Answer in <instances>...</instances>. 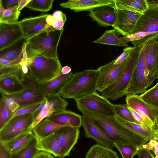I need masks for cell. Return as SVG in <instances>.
Here are the masks:
<instances>
[{
    "mask_svg": "<svg viewBox=\"0 0 158 158\" xmlns=\"http://www.w3.org/2000/svg\"><path fill=\"white\" fill-rule=\"evenodd\" d=\"M76 106L82 114L91 118L101 128L114 143L131 144L139 147L149 141L121 124L115 116L96 113L77 104Z\"/></svg>",
    "mask_w": 158,
    "mask_h": 158,
    "instance_id": "1",
    "label": "cell"
},
{
    "mask_svg": "<svg viewBox=\"0 0 158 158\" xmlns=\"http://www.w3.org/2000/svg\"><path fill=\"white\" fill-rule=\"evenodd\" d=\"M22 61L28 69V73L39 84L52 80L61 74L62 66L58 58L44 56L26 44V52Z\"/></svg>",
    "mask_w": 158,
    "mask_h": 158,
    "instance_id": "2",
    "label": "cell"
},
{
    "mask_svg": "<svg viewBox=\"0 0 158 158\" xmlns=\"http://www.w3.org/2000/svg\"><path fill=\"white\" fill-rule=\"evenodd\" d=\"M80 133L79 128L63 127L46 138H38V149L60 158L68 156L77 142Z\"/></svg>",
    "mask_w": 158,
    "mask_h": 158,
    "instance_id": "3",
    "label": "cell"
},
{
    "mask_svg": "<svg viewBox=\"0 0 158 158\" xmlns=\"http://www.w3.org/2000/svg\"><path fill=\"white\" fill-rule=\"evenodd\" d=\"M99 72L90 69L73 73L59 92L62 97L75 100L96 92Z\"/></svg>",
    "mask_w": 158,
    "mask_h": 158,
    "instance_id": "4",
    "label": "cell"
},
{
    "mask_svg": "<svg viewBox=\"0 0 158 158\" xmlns=\"http://www.w3.org/2000/svg\"><path fill=\"white\" fill-rule=\"evenodd\" d=\"M139 55L138 47L134 45L129 60L121 73L114 82L101 92V95L114 101L127 94Z\"/></svg>",
    "mask_w": 158,
    "mask_h": 158,
    "instance_id": "5",
    "label": "cell"
},
{
    "mask_svg": "<svg viewBox=\"0 0 158 158\" xmlns=\"http://www.w3.org/2000/svg\"><path fill=\"white\" fill-rule=\"evenodd\" d=\"M63 30H56L41 32L27 40V44L44 56L58 58L57 47Z\"/></svg>",
    "mask_w": 158,
    "mask_h": 158,
    "instance_id": "6",
    "label": "cell"
},
{
    "mask_svg": "<svg viewBox=\"0 0 158 158\" xmlns=\"http://www.w3.org/2000/svg\"><path fill=\"white\" fill-rule=\"evenodd\" d=\"M158 33V7L148 8L138 20L133 34L121 37L127 43L147 38Z\"/></svg>",
    "mask_w": 158,
    "mask_h": 158,
    "instance_id": "7",
    "label": "cell"
},
{
    "mask_svg": "<svg viewBox=\"0 0 158 158\" xmlns=\"http://www.w3.org/2000/svg\"><path fill=\"white\" fill-rule=\"evenodd\" d=\"M33 113L12 118L0 130V143H4L23 134L32 131Z\"/></svg>",
    "mask_w": 158,
    "mask_h": 158,
    "instance_id": "8",
    "label": "cell"
},
{
    "mask_svg": "<svg viewBox=\"0 0 158 158\" xmlns=\"http://www.w3.org/2000/svg\"><path fill=\"white\" fill-rule=\"evenodd\" d=\"M75 101L76 104L91 111L106 115H115L113 104L96 92Z\"/></svg>",
    "mask_w": 158,
    "mask_h": 158,
    "instance_id": "9",
    "label": "cell"
},
{
    "mask_svg": "<svg viewBox=\"0 0 158 158\" xmlns=\"http://www.w3.org/2000/svg\"><path fill=\"white\" fill-rule=\"evenodd\" d=\"M130 57L119 63H114L115 60H113L98 67L97 69L99 77L97 83V90L101 93L114 82L121 73Z\"/></svg>",
    "mask_w": 158,
    "mask_h": 158,
    "instance_id": "10",
    "label": "cell"
},
{
    "mask_svg": "<svg viewBox=\"0 0 158 158\" xmlns=\"http://www.w3.org/2000/svg\"><path fill=\"white\" fill-rule=\"evenodd\" d=\"M48 15L43 14L29 17L19 21L24 37L27 40L41 32L56 30L47 23L46 19Z\"/></svg>",
    "mask_w": 158,
    "mask_h": 158,
    "instance_id": "11",
    "label": "cell"
},
{
    "mask_svg": "<svg viewBox=\"0 0 158 158\" xmlns=\"http://www.w3.org/2000/svg\"><path fill=\"white\" fill-rule=\"evenodd\" d=\"M115 13L116 20L112 26V27L124 37L132 34L136 24L142 14L116 9Z\"/></svg>",
    "mask_w": 158,
    "mask_h": 158,
    "instance_id": "12",
    "label": "cell"
},
{
    "mask_svg": "<svg viewBox=\"0 0 158 158\" xmlns=\"http://www.w3.org/2000/svg\"><path fill=\"white\" fill-rule=\"evenodd\" d=\"M126 96V104L128 106L142 116L152 127L158 116V109L145 102L140 95L127 94Z\"/></svg>",
    "mask_w": 158,
    "mask_h": 158,
    "instance_id": "13",
    "label": "cell"
},
{
    "mask_svg": "<svg viewBox=\"0 0 158 158\" xmlns=\"http://www.w3.org/2000/svg\"><path fill=\"white\" fill-rule=\"evenodd\" d=\"M82 115V126L85 136L94 139L97 144L113 148L114 147L113 142L101 128L91 118Z\"/></svg>",
    "mask_w": 158,
    "mask_h": 158,
    "instance_id": "14",
    "label": "cell"
},
{
    "mask_svg": "<svg viewBox=\"0 0 158 158\" xmlns=\"http://www.w3.org/2000/svg\"><path fill=\"white\" fill-rule=\"evenodd\" d=\"M23 92L10 95L18 104L20 108L42 102L45 97L41 93L40 84L27 86Z\"/></svg>",
    "mask_w": 158,
    "mask_h": 158,
    "instance_id": "15",
    "label": "cell"
},
{
    "mask_svg": "<svg viewBox=\"0 0 158 158\" xmlns=\"http://www.w3.org/2000/svg\"><path fill=\"white\" fill-rule=\"evenodd\" d=\"M24 37L18 23H0V51Z\"/></svg>",
    "mask_w": 158,
    "mask_h": 158,
    "instance_id": "16",
    "label": "cell"
},
{
    "mask_svg": "<svg viewBox=\"0 0 158 158\" xmlns=\"http://www.w3.org/2000/svg\"><path fill=\"white\" fill-rule=\"evenodd\" d=\"M60 5L62 8L69 9L75 12L83 11L90 12L103 6L114 8V0H70Z\"/></svg>",
    "mask_w": 158,
    "mask_h": 158,
    "instance_id": "17",
    "label": "cell"
},
{
    "mask_svg": "<svg viewBox=\"0 0 158 158\" xmlns=\"http://www.w3.org/2000/svg\"><path fill=\"white\" fill-rule=\"evenodd\" d=\"M24 89L22 78L19 75L12 73L0 76L1 94L13 95L22 92Z\"/></svg>",
    "mask_w": 158,
    "mask_h": 158,
    "instance_id": "18",
    "label": "cell"
},
{
    "mask_svg": "<svg viewBox=\"0 0 158 158\" xmlns=\"http://www.w3.org/2000/svg\"><path fill=\"white\" fill-rule=\"evenodd\" d=\"M115 9L112 7L103 6L97 7L89 12L87 16L92 21H96L99 26H112L116 20Z\"/></svg>",
    "mask_w": 158,
    "mask_h": 158,
    "instance_id": "19",
    "label": "cell"
},
{
    "mask_svg": "<svg viewBox=\"0 0 158 158\" xmlns=\"http://www.w3.org/2000/svg\"><path fill=\"white\" fill-rule=\"evenodd\" d=\"M46 118L64 126L80 128L82 126V116L71 110H65L54 112Z\"/></svg>",
    "mask_w": 158,
    "mask_h": 158,
    "instance_id": "20",
    "label": "cell"
},
{
    "mask_svg": "<svg viewBox=\"0 0 158 158\" xmlns=\"http://www.w3.org/2000/svg\"><path fill=\"white\" fill-rule=\"evenodd\" d=\"M27 40L23 37L10 46L0 51V58L20 63L26 51Z\"/></svg>",
    "mask_w": 158,
    "mask_h": 158,
    "instance_id": "21",
    "label": "cell"
},
{
    "mask_svg": "<svg viewBox=\"0 0 158 158\" xmlns=\"http://www.w3.org/2000/svg\"><path fill=\"white\" fill-rule=\"evenodd\" d=\"M73 74L71 72L65 75L61 74L52 80L40 84V89L41 93L45 97L58 93L70 79Z\"/></svg>",
    "mask_w": 158,
    "mask_h": 158,
    "instance_id": "22",
    "label": "cell"
},
{
    "mask_svg": "<svg viewBox=\"0 0 158 158\" xmlns=\"http://www.w3.org/2000/svg\"><path fill=\"white\" fill-rule=\"evenodd\" d=\"M114 8L143 14L148 8L146 0H114Z\"/></svg>",
    "mask_w": 158,
    "mask_h": 158,
    "instance_id": "23",
    "label": "cell"
},
{
    "mask_svg": "<svg viewBox=\"0 0 158 158\" xmlns=\"http://www.w3.org/2000/svg\"><path fill=\"white\" fill-rule=\"evenodd\" d=\"M66 126L61 125L45 118L32 130L34 134L39 139L46 138L57 129Z\"/></svg>",
    "mask_w": 158,
    "mask_h": 158,
    "instance_id": "24",
    "label": "cell"
},
{
    "mask_svg": "<svg viewBox=\"0 0 158 158\" xmlns=\"http://www.w3.org/2000/svg\"><path fill=\"white\" fill-rule=\"evenodd\" d=\"M117 120L121 124L135 134L149 141L154 137L152 130L141 124L128 121L119 116L115 115Z\"/></svg>",
    "mask_w": 158,
    "mask_h": 158,
    "instance_id": "25",
    "label": "cell"
},
{
    "mask_svg": "<svg viewBox=\"0 0 158 158\" xmlns=\"http://www.w3.org/2000/svg\"><path fill=\"white\" fill-rule=\"evenodd\" d=\"M34 135L31 131L21 135L7 142L2 143L9 152L11 154H13L26 147Z\"/></svg>",
    "mask_w": 158,
    "mask_h": 158,
    "instance_id": "26",
    "label": "cell"
},
{
    "mask_svg": "<svg viewBox=\"0 0 158 158\" xmlns=\"http://www.w3.org/2000/svg\"><path fill=\"white\" fill-rule=\"evenodd\" d=\"M120 35L115 29L107 30L93 43L117 46L128 47L127 43L122 39Z\"/></svg>",
    "mask_w": 158,
    "mask_h": 158,
    "instance_id": "27",
    "label": "cell"
},
{
    "mask_svg": "<svg viewBox=\"0 0 158 158\" xmlns=\"http://www.w3.org/2000/svg\"><path fill=\"white\" fill-rule=\"evenodd\" d=\"M68 102L62 98L59 93L45 97V100L42 103L40 108L42 110L52 108L54 112L66 110Z\"/></svg>",
    "mask_w": 158,
    "mask_h": 158,
    "instance_id": "28",
    "label": "cell"
},
{
    "mask_svg": "<svg viewBox=\"0 0 158 158\" xmlns=\"http://www.w3.org/2000/svg\"><path fill=\"white\" fill-rule=\"evenodd\" d=\"M85 158H119L111 148L98 144L92 146L86 153Z\"/></svg>",
    "mask_w": 158,
    "mask_h": 158,
    "instance_id": "29",
    "label": "cell"
},
{
    "mask_svg": "<svg viewBox=\"0 0 158 158\" xmlns=\"http://www.w3.org/2000/svg\"><path fill=\"white\" fill-rule=\"evenodd\" d=\"M148 62L152 81L157 78L158 71V35L150 51Z\"/></svg>",
    "mask_w": 158,
    "mask_h": 158,
    "instance_id": "30",
    "label": "cell"
},
{
    "mask_svg": "<svg viewBox=\"0 0 158 158\" xmlns=\"http://www.w3.org/2000/svg\"><path fill=\"white\" fill-rule=\"evenodd\" d=\"M38 138L34 135L28 145L20 151L12 154L11 158H33L40 151L38 149Z\"/></svg>",
    "mask_w": 158,
    "mask_h": 158,
    "instance_id": "31",
    "label": "cell"
},
{
    "mask_svg": "<svg viewBox=\"0 0 158 158\" xmlns=\"http://www.w3.org/2000/svg\"><path fill=\"white\" fill-rule=\"evenodd\" d=\"M20 13V11L19 10L17 5L5 10L0 2V23H17Z\"/></svg>",
    "mask_w": 158,
    "mask_h": 158,
    "instance_id": "32",
    "label": "cell"
},
{
    "mask_svg": "<svg viewBox=\"0 0 158 158\" xmlns=\"http://www.w3.org/2000/svg\"><path fill=\"white\" fill-rule=\"evenodd\" d=\"M140 96L145 102L158 109V81L155 85Z\"/></svg>",
    "mask_w": 158,
    "mask_h": 158,
    "instance_id": "33",
    "label": "cell"
},
{
    "mask_svg": "<svg viewBox=\"0 0 158 158\" xmlns=\"http://www.w3.org/2000/svg\"><path fill=\"white\" fill-rule=\"evenodd\" d=\"M53 1V0H31L26 7L33 10L47 12L51 9Z\"/></svg>",
    "mask_w": 158,
    "mask_h": 158,
    "instance_id": "34",
    "label": "cell"
},
{
    "mask_svg": "<svg viewBox=\"0 0 158 158\" xmlns=\"http://www.w3.org/2000/svg\"><path fill=\"white\" fill-rule=\"evenodd\" d=\"M113 106L115 115L128 121L140 124L135 119L126 104H113Z\"/></svg>",
    "mask_w": 158,
    "mask_h": 158,
    "instance_id": "35",
    "label": "cell"
},
{
    "mask_svg": "<svg viewBox=\"0 0 158 158\" xmlns=\"http://www.w3.org/2000/svg\"><path fill=\"white\" fill-rule=\"evenodd\" d=\"M114 146L120 153L123 158H133L137 154L138 147L131 144L114 143Z\"/></svg>",
    "mask_w": 158,
    "mask_h": 158,
    "instance_id": "36",
    "label": "cell"
},
{
    "mask_svg": "<svg viewBox=\"0 0 158 158\" xmlns=\"http://www.w3.org/2000/svg\"><path fill=\"white\" fill-rule=\"evenodd\" d=\"M13 113L7 108L3 100L0 102V130L11 119Z\"/></svg>",
    "mask_w": 158,
    "mask_h": 158,
    "instance_id": "37",
    "label": "cell"
},
{
    "mask_svg": "<svg viewBox=\"0 0 158 158\" xmlns=\"http://www.w3.org/2000/svg\"><path fill=\"white\" fill-rule=\"evenodd\" d=\"M1 99L3 100L6 106L13 114L20 109L19 106L10 95L3 94H1Z\"/></svg>",
    "mask_w": 158,
    "mask_h": 158,
    "instance_id": "38",
    "label": "cell"
},
{
    "mask_svg": "<svg viewBox=\"0 0 158 158\" xmlns=\"http://www.w3.org/2000/svg\"><path fill=\"white\" fill-rule=\"evenodd\" d=\"M42 102L20 108L17 111L13 114L11 118L16 116L35 112L40 107Z\"/></svg>",
    "mask_w": 158,
    "mask_h": 158,
    "instance_id": "39",
    "label": "cell"
},
{
    "mask_svg": "<svg viewBox=\"0 0 158 158\" xmlns=\"http://www.w3.org/2000/svg\"><path fill=\"white\" fill-rule=\"evenodd\" d=\"M53 109L52 108H48L41 111L35 118L32 124L31 128L33 129L44 119L54 113Z\"/></svg>",
    "mask_w": 158,
    "mask_h": 158,
    "instance_id": "40",
    "label": "cell"
},
{
    "mask_svg": "<svg viewBox=\"0 0 158 158\" xmlns=\"http://www.w3.org/2000/svg\"><path fill=\"white\" fill-rule=\"evenodd\" d=\"M154 138L143 145L149 151L153 152L156 156H158V134L154 135Z\"/></svg>",
    "mask_w": 158,
    "mask_h": 158,
    "instance_id": "41",
    "label": "cell"
},
{
    "mask_svg": "<svg viewBox=\"0 0 158 158\" xmlns=\"http://www.w3.org/2000/svg\"><path fill=\"white\" fill-rule=\"evenodd\" d=\"M128 108L135 119L140 124L150 128L152 130V127L145 119L139 113L128 107Z\"/></svg>",
    "mask_w": 158,
    "mask_h": 158,
    "instance_id": "42",
    "label": "cell"
},
{
    "mask_svg": "<svg viewBox=\"0 0 158 158\" xmlns=\"http://www.w3.org/2000/svg\"><path fill=\"white\" fill-rule=\"evenodd\" d=\"M133 47H128L123 49V53L115 60L114 63H119L126 60L130 57Z\"/></svg>",
    "mask_w": 158,
    "mask_h": 158,
    "instance_id": "43",
    "label": "cell"
},
{
    "mask_svg": "<svg viewBox=\"0 0 158 158\" xmlns=\"http://www.w3.org/2000/svg\"><path fill=\"white\" fill-rule=\"evenodd\" d=\"M137 155L138 158H154L150 151L143 145L138 147Z\"/></svg>",
    "mask_w": 158,
    "mask_h": 158,
    "instance_id": "44",
    "label": "cell"
},
{
    "mask_svg": "<svg viewBox=\"0 0 158 158\" xmlns=\"http://www.w3.org/2000/svg\"><path fill=\"white\" fill-rule=\"evenodd\" d=\"M18 2V0H0V2L5 10L17 5Z\"/></svg>",
    "mask_w": 158,
    "mask_h": 158,
    "instance_id": "45",
    "label": "cell"
},
{
    "mask_svg": "<svg viewBox=\"0 0 158 158\" xmlns=\"http://www.w3.org/2000/svg\"><path fill=\"white\" fill-rule=\"evenodd\" d=\"M11 155L4 145L0 143V158H11Z\"/></svg>",
    "mask_w": 158,
    "mask_h": 158,
    "instance_id": "46",
    "label": "cell"
},
{
    "mask_svg": "<svg viewBox=\"0 0 158 158\" xmlns=\"http://www.w3.org/2000/svg\"><path fill=\"white\" fill-rule=\"evenodd\" d=\"M52 15L56 20L63 21L65 22L67 20V19L66 15L60 11H55L52 14Z\"/></svg>",
    "mask_w": 158,
    "mask_h": 158,
    "instance_id": "47",
    "label": "cell"
},
{
    "mask_svg": "<svg viewBox=\"0 0 158 158\" xmlns=\"http://www.w3.org/2000/svg\"><path fill=\"white\" fill-rule=\"evenodd\" d=\"M19 63L0 58V67H6L19 64Z\"/></svg>",
    "mask_w": 158,
    "mask_h": 158,
    "instance_id": "48",
    "label": "cell"
},
{
    "mask_svg": "<svg viewBox=\"0 0 158 158\" xmlns=\"http://www.w3.org/2000/svg\"><path fill=\"white\" fill-rule=\"evenodd\" d=\"M33 158H54L51 154L48 152L40 151Z\"/></svg>",
    "mask_w": 158,
    "mask_h": 158,
    "instance_id": "49",
    "label": "cell"
},
{
    "mask_svg": "<svg viewBox=\"0 0 158 158\" xmlns=\"http://www.w3.org/2000/svg\"><path fill=\"white\" fill-rule=\"evenodd\" d=\"M31 1V0H18L17 6L19 10L20 11Z\"/></svg>",
    "mask_w": 158,
    "mask_h": 158,
    "instance_id": "50",
    "label": "cell"
},
{
    "mask_svg": "<svg viewBox=\"0 0 158 158\" xmlns=\"http://www.w3.org/2000/svg\"><path fill=\"white\" fill-rule=\"evenodd\" d=\"M148 8L158 7V0H146Z\"/></svg>",
    "mask_w": 158,
    "mask_h": 158,
    "instance_id": "51",
    "label": "cell"
},
{
    "mask_svg": "<svg viewBox=\"0 0 158 158\" xmlns=\"http://www.w3.org/2000/svg\"><path fill=\"white\" fill-rule=\"evenodd\" d=\"M71 69L70 67L65 66L63 67L61 69V73L63 75L68 74L71 72Z\"/></svg>",
    "mask_w": 158,
    "mask_h": 158,
    "instance_id": "52",
    "label": "cell"
},
{
    "mask_svg": "<svg viewBox=\"0 0 158 158\" xmlns=\"http://www.w3.org/2000/svg\"><path fill=\"white\" fill-rule=\"evenodd\" d=\"M158 130V116L156 117L152 128V131Z\"/></svg>",
    "mask_w": 158,
    "mask_h": 158,
    "instance_id": "53",
    "label": "cell"
},
{
    "mask_svg": "<svg viewBox=\"0 0 158 158\" xmlns=\"http://www.w3.org/2000/svg\"><path fill=\"white\" fill-rule=\"evenodd\" d=\"M152 132L154 135L158 134V130L153 131Z\"/></svg>",
    "mask_w": 158,
    "mask_h": 158,
    "instance_id": "54",
    "label": "cell"
},
{
    "mask_svg": "<svg viewBox=\"0 0 158 158\" xmlns=\"http://www.w3.org/2000/svg\"><path fill=\"white\" fill-rule=\"evenodd\" d=\"M154 158H158V156H156Z\"/></svg>",
    "mask_w": 158,
    "mask_h": 158,
    "instance_id": "55",
    "label": "cell"
},
{
    "mask_svg": "<svg viewBox=\"0 0 158 158\" xmlns=\"http://www.w3.org/2000/svg\"><path fill=\"white\" fill-rule=\"evenodd\" d=\"M157 79H158V76H157Z\"/></svg>",
    "mask_w": 158,
    "mask_h": 158,
    "instance_id": "56",
    "label": "cell"
},
{
    "mask_svg": "<svg viewBox=\"0 0 158 158\" xmlns=\"http://www.w3.org/2000/svg\"></svg>",
    "mask_w": 158,
    "mask_h": 158,
    "instance_id": "57",
    "label": "cell"
}]
</instances>
